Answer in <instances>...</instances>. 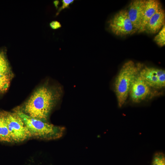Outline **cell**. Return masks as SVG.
Instances as JSON below:
<instances>
[{"mask_svg":"<svg viewBox=\"0 0 165 165\" xmlns=\"http://www.w3.org/2000/svg\"><path fill=\"white\" fill-rule=\"evenodd\" d=\"M162 8L160 1L158 0H145L144 14L139 32L145 31L146 25L150 19L159 9Z\"/></svg>","mask_w":165,"mask_h":165,"instance_id":"obj_10","label":"cell"},{"mask_svg":"<svg viewBox=\"0 0 165 165\" xmlns=\"http://www.w3.org/2000/svg\"><path fill=\"white\" fill-rule=\"evenodd\" d=\"M139 74L152 89H160L165 87V71L163 69L142 66Z\"/></svg>","mask_w":165,"mask_h":165,"instance_id":"obj_6","label":"cell"},{"mask_svg":"<svg viewBox=\"0 0 165 165\" xmlns=\"http://www.w3.org/2000/svg\"><path fill=\"white\" fill-rule=\"evenodd\" d=\"M140 63L135 64L130 60L122 66L115 82V91L118 103L121 107L128 96L131 86L142 66Z\"/></svg>","mask_w":165,"mask_h":165,"instance_id":"obj_2","label":"cell"},{"mask_svg":"<svg viewBox=\"0 0 165 165\" xmlns=\"http://www.w3.org/2000/svg\"><path fill=\"white\" fill-rule=\"evenodd\" d=\"M59 3V1H55L54 2V4L56 7H57V6Z\"/></svg>","mask_w":165,"mask_h":165,"instance_id":"obj_17","label":"cell"},{"mask_svg":"<svg viewBox=\"0 0 165 165\" xmlns=\"http://www.w3.org/2000/svg\"><path fill=\"white\" fill-rule=\"evenodd\" d=\"M74 1V0H62V5L58 9V12L56 14V15H58L60 12L63 9L65 8H68L69 5L72 4Z\"/></svg>","mask_w":165,"mask_h":165,"instance_id":"obj_15","label":"cell"},{"mask_svg":"<svg viewBox=\"0 0 165 165\" xmlns=\"http://www.w3.org/2000/svg\"><path fill=\"white\" fill-rule=\"evenodd\" d=\"M152 165H165L164 154L162 152H157L153 157Z\"/></svg>","mask_w":165,"mask_h":165,"instance_id":"obj_14","label":"cell"},{"mask_svg":"<svg viewBox=\"0 0 165 165\" xmlns=\"http://www.w3.org/2000/svg\"><path fill=\"white\" fill-rule=\"evenodd\" d=\"M51 28L53 29H58L61 27V23L57 21H53L50 24Z\"/></svg>","mask_w":165,"mask_h":165,"instance_id":"obj_16","label":"cell"},{"mask_svg":"<svg viewBox=\"0 0 165 165\" xmlns=\"http://www.w3.org/2000/svg\"><path fill=\"white\" fill-rule=\"evenodd\" d=\"M3 113L12 141H22L31 137L23 121L15 112L3 111Z\"/></svg>","mask_w":165,"mask_h":165,"instance_id":"obj_4","label":"cell"},{"mask_svg":"<svg viewBox=\"0 0 165 165\" xmlns=\"http://www.w3.org/2000/svg\"><path fill=\"white\" fill-rule=\"evenodd\" d=\"M0 75L12 77L9 62L4 52L0 51Z\"/></svg>","mask_w":165,"mask_h":165,"instance_id":"obj_12","label":"cell"},{"mask_svg":"<svg viewBox=\"0 0 165 165\" xmlns=\"http://www.w3.org/2000/svg\"><path fill=\"white\" fill-rule=\"evenodd\" d=\"M165 13L161 8L157 10L147 23L145 31L151 34H155L165 25Z\"/></svg>","mask_w":165,"mask_h":165,"instance_id":"obj_9","label":"cell"},{"mask_svg":"<svg viewBox=\"0 0 165 165\" xmlns=\"http://www.w3.org/2000/svg\"><path fill=\"white\" fill-rule=\"evenodd\" d=\"M15 112L21 118L31 137L46 140L58 139L63 134L65 128L33 118L20 110Z\"/></svg>","mask_w":165,"mask_h":165,"instance_id":"obj_3","label":"cell"},{"mask_svg":"<svg viewBox=\"0 0 165 165\" xmlns=\"http://www.w3.org/2000/svg\"><path fill=\"white\" fill-rule=\"evenodd\" d=\"M152 89L138 74L131 86L129 95L133 102L138 103L152 94Z\"/></svg>","mask_w":165,"mask_h":165,"instance_id":"obj_7","label":"cell"},{"mask_svg":"<svg viewBox=\"0 0 165 165\" xmlns=\"http://www.w3.org/2000/svg\"><path fill=\"white\" fill-rule=\"evenodd\" d=\"M154 41L160 46L162 47L165 44V26L164 25L162 29L155 36Z\"/></svg>","mask_w":165,"mask_h":165,"instance_id":"obj_13","label":"cell"},{"mask_svg":"<svg viewBox=\"0 0 165 165\" xmlns=\"http://www.w3.org/2000/svg\"><path fill=\"white\" fill-rule=\"evenodd\" d=\"M145 0H135L130 3L127 10L129 18L136 30L140 29L142 20Z\"/></svg>","mask_w":165,"mask_h":165,"instance_id":"obj_8","label":"cell"},{"mask_svg":"<svg viewBox=\"0 0 165 165\" xmlns=\"http://www.w3.org/2000/svg\"><path fill=\"white\" fill-rule=\"evenodd\" d=\"M61 93L60 88L43 85L36 90L25 103L24 112L33 118L46 122Z\"/></svg>","mask_w":165,"mask_h":165,"instance_id":"obj_1","label":"cell"},{"mask_svg":"<svg viewBox=\"0 0 165 165\" xmlns=\"http://www.w3.org/2000/svg\"><path fill=\"white\" fill-rule=\"evenodd\" d=\"M0 141H12L5 119L3 111L0 112Z\"/></svg>","mask_w":165,"mask_h":165,"instance_id":"obj_11","label":"cell"},{"mask_svg":"<svg viewBox=\"0 0 165 165\" xmlns=\"http://www.w3.org/2000/svg\"><path fill=\"white\" fill-rule=\"evenodd\" d=\"M108 24L110 31L117 36H125L137 31L129 18L126 9L118 12L109 20Z\"/></svg>","mask_w":165,"mask_h":165,"instance_id":"obj_5","label":"cell"}]
</instances>
